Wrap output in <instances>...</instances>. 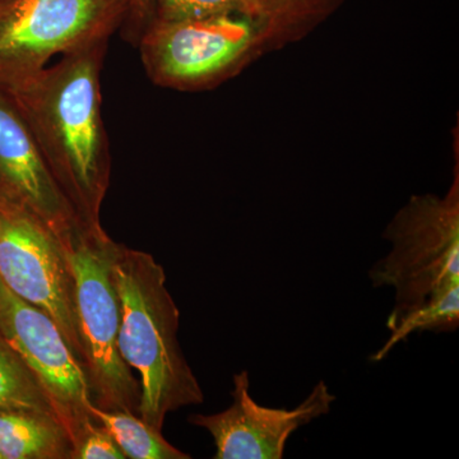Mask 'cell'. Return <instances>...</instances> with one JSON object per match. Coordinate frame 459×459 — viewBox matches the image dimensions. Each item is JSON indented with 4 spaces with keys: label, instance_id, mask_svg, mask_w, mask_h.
<instances>
[{
    "label": "cell",
    "instance_id": "11",
    "mask_svg": "<svg viewBox=\"0 0 459 459\" xmlns=\"http://www.w3.org/2000/svg\"><path fill=\"white\" fill-rule=\"evenodd\" d=\"M74 444L53 413L0 410V459H72Z\"/></svg>",
    "mask_w": 459,
    "mask_h": 459
},
{
    "label": "cell",
    "instance_id": "16",
    "mask_svg": "<svg viewBox=\"0 0 459 459\" xmlns=\"http://www.w3.org/2000/svg\"><path fill=\"white\" fill-rule=\"evenodd\" d=\"M219 16H243L259 23L261 8L258 0H155L150 22Z\"/></svg>",
    "mask_w": 459,
    "mask_h": 459
},
{
    "label": "cell",
    "instance_id": "6",
    "mask_svg": "<svg viewBox=\"0 0 459 459\" xmlns=\"http://www.w3.org/2000/svg\"><path fill=\"white\" fill-rule=\"evenodd\" d=\"M138 44L148 78L156 86L179 91L223 82L265 47L261 25L243 16L152 21Z\"/></svg>",
    "mask_w": 459,
    "mask_h": 459
},
{
    "label": "cell",
    "instance_id": "7",
    "mask_svg": "<svg viewBox=\"0 0 459 459\" xmlns=\"http://www.w3.org/2000/svg\"><path fill=\"white\" fill-rule=\"evenodd\" d=\"M0 280L14 295L56 322L82 364L75 325L74 281L62 243L31 214L3 199Z\"/></svg>",
    "mask_w": 459,
    "mask_h": 459
},
{
    "label": "cell",
    "instance_id": "17",
    "mask_svg": "<svg viewBox=\"0 0 459 459\" xmlns=\"http://www.w3.org/2000/svg\"><path fill=\"white\" fill-rule=\"evenodd\" d=\"M72 459H126L107 428L92 422L75 443Z\"/></svg>",
    "mask_w": 459,
    "mask_h": 459
},
{
    "label": "cell",
    "instance_id": "1",
    "mask_svg": "<svg viewBox=\"0 0 459 459\" xmlns=\"http://www.w3.org/2000/svg\"><path fill=\"white\" fill-rule=\"evenodd\" d=\"M108 42L65 56L0 89L25 120L51 174L78 219L101 225L111 177L101 113V71Z\"/></svg>",
    "mask_w": 459,
    "mask_h": 459
},
{
    "label": "cell",
    "instance_id": "2",
    "mask_svg": "<svg viewBox=\"0 0 459 459\" xmlns=\"http://www.w3.org/2000/svg\"><path fill=\"white\" fill-rule=\"evenodd\" d=\"M113 274L119 298V352L140 374L141 418L162 431L169 413L204 400L181 351L179 307L166 287L164 267L148 253L117 243Z\"/></svg>",
    "mask_w": 459,
    "mask_h": 459
},
{
    "label": "cell",
    "instance_id": "14",
    "mask_svg": "<svg viewBox=\"0 0 459 459\" xmlns=\"http://www.w3.org/2000/svg\"><path fill=\"white\" fill-rule=\"evenodd\" d=\"M459 325V286L416 305L394 318L386 320L389 337L373 356V362L382 361L392 350L416 332H455Z\"/></svg>",
    "mask_w": 459,
    "mask_h": 459
},
{
    "label": "cell",
    "instance_id": "15",
    "mask_svg": "<svg viewBox=\"0 0 459 459\" xmlns=\"http://www.w3.org/2000/svg\"><path fill=\"white\" fill-rule=\"evenodd\" d=\"M54 413L49 398L16 350L0 333V410Z\"/></svg>",
    "mask_w": 459,
    "mask_h": 459
},
{
    "label": "cell",
    "instance_id": "12",
    "mask_svg": "<svg viewBox=\"0 0 459 459\" xmlns=\"http://www.w3.org/2000/svg\"><path fill=\"white\" fill-rule=\"evenodd\" d=\"M343 0H258L265 45L303 38L331 16Z\"/></svg>",
    "mask_w": 459,
    "mask_h": 459
},
{
    "label": "cell",
    "instance_id": "9",
    "mask_svg": "<svg viewBox=\"0 0 459 459\" xmlns=\"http://www.w3.org/2000/svg\"><path fill=\"white\" fill-rule=\"evenodd\" d=\"M232 380L231 406L212 415L195 413L188 418L189 424L213 437L214 459H282L291 435L328 415L337 400L327 383L320 380L295 409H273L252 397L247 371L235 374Z\"/></svg>",
    "mask_w": 459,
    "mask_h": 459
},
{
    "label": "cell",
    "instance_id": "5",
    "mask_svg": "<svg viewBox=\"0 0 459 459\" xmlns=\"http://www.w3.org/2000/svg\"><path fill=\"white\" fill-rule=\"evenodd\" d=\"M128 16L126 0H0V89L108 42Z\"/></svg>",
    "mask_w": 459,
    "mask_h": 459
},
{
    "label": "cell",
    "instance_id": "3",
    "mask_svg": "<svg viewBox=\"0 0 459 459\" xmlns=\"http://www.w3.org/2000/svg\"><path fill=\"white\" fill-rule=\"evenodd\" d=\"M59 240L74 281L75 325L91 400L105 411L140 416V380L117 346L120 310L113 274L117 243L102 225L82 221Z\"/></svg>",
    "mask_w": 459,
    "mask_h": 459
},
{
    "label": "cell",
    "instance_id": "10",
    "mask_svg": "<svg viewBox=\"0 0 459 459\" xmlns=\"http://www.w3.org/2000/svg\"><path fill=\"white\" fill-rule=\"evenodd\" d=\"M0 199L25 211L57 238L81 221L57 186L31 131L0 91Z\"/></svg>",
    "mask_w": 459,
    "mask_h": 459
},
{
    "label": "cell",
    "instance_id": "8",
    "mask_svg": "<svg viewBox=\"0 0 459 459\" xmlns=\"http://www.w3.org/2000/svg\"><path fill=\"white\" fill-rule=\"evenodd\" d=\"M0 333L16 350L49 398L74 448L96 420L82 364L47 313L18 298L0 280Z\"/></svg>",
    "mask_w": 459,
    "mask_h": 459
},
{
    "label": "cell",
    "instance_id": "13",
    "mask_svg": "<svg viewBox=\"0 0 459 459\" xmlns=\"http://www.w3.org/2000/svg\"><path fill=\"white\" fill-rule=\"evenodd\" d=\"M90 413L108 429L126 459H189L162 437V431L151 427L141 416L124 411H105L91 403Z\"/></svg>",
    "mask_w": 459,
    "mask_h": 459
},
{
    "label": "cell",
    "instance_id": "4",
    "mask_svg": "<svg viewBox=\"0 0 459 459\" xmlns=\"http://www.w3.org/2000/svg\"><path fill=\"white\" fill-rule=\"evenodd\" d=\"M391 250L369 271L371 285L392 287L394 318L459 286V175L446 197L415 195L386 226Z\"/></svg>",
    "mask_w": 459,
    "mask_h": 459
},
{
    "label": "cell",
    "instance_id": "18",
    "mask_svg": "<svg viewBox=\"0 0 459 459\" xmlns=\"http://www.w3.org/2000/svg\"><path fill=\"white\" fill-rule=\"evenodd\" d=\"M129 5V16L133 21V25L137 26V39L140 38L142 31L146 29L152 17L153 3L155 0H126Z\"/></svg>",
    "mask_w": 459,
    "mask_h": 459
}]
</instances>
